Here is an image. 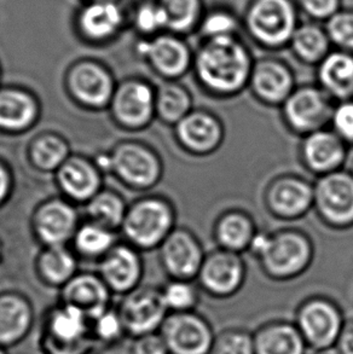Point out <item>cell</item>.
<instances>
[{
	"label": "cell",
	"instance_id": "obj_1",
	"mask_svg": "<svg viewBox=\"0 0 353 354\" xmlns=\"http://www.w3.org/2000/svg\"><path fill=\"white\" fill-rule=\"evenodd\" d=\"M252 50L239 37L200 40L194 50L192 75L201 91L213 100H233L248 90Z\"/></svg>",
	"mask_w": 353,
	"mask_h": 354
},
{
	"label": "cell",
	"instance_id": "obj_2",
	"mask_svg": "<svg viewBox=\"0 0 353 354\" xmlns=\"http://www.w3.org/2000/svg\"><path fill=\"white\" fill-rule=\"evenodd\" d=\"M248 254L257 260L264 276L270 281L291 282L310 270L315 260L316 244L299 227L259 230Z\"/></svg>",
	"mask_w": 353,
	"mask_h": 354
},
{
	"label": "cell",
	"instance_id": "obj_3",
	"mask_svg": "<svg viewBox=\"0 0 353 354\" xmlns=\"http://www.w3.org/2000/svg\"><path fill=\"white\" fill-rule=\"evenodd\" d=\"M300 15L296 0H248L242 15L244 32L264 51L288 50Z\"/></svg>",
	"mask_w": 353,
	"mask_h": 354
},
{
	"label": "cell",
	"instance_id": "obj_4",
	"mask_svg": "<svg viewBox=\"0 0 353 354\" xmlns=\"http://www.w3.org/2000/svg\"><path fill=\"white\" fill-rule=\"evenodd\" d=\"M38 345L42 354H84L92 350L90 318L75 307L58 302L44 313Z\"/></svg>",
	"mask_w": 353,
	"mask_h": 354
},
{
	"label": "cell",
	"instance_id": "obj_5",
	"mask_svg": "<svg viewBox=\"0 0 353 354\" xmlns=\"http://www.w3.org/2000/svg\"><path fill=\"white\" fill-rule=\"evenodd\" d=\"M293 322L307 348L320 354L334 350L346 318L332 297L311 295L298 305Z\"/></svg>",
	"mask_w": 353,
	"mask_h": 354
},
{
	"label": "cell",
	"instance_id": "obj_6",
	"mask_svg": "<svg viewBox=\"0 0 353 354\" xmlns=\"http://www.w3.org/2000/svg\"><path fill=\"white\" fill-rule=\"evenodd\" d=\"M123 226L134 245L159 248L176 227V207L166 197H147L129 208Z\"/></svg>",
	"mask_w": 353,
	"mask_h": 354
},
{
	"label": "cell",
	"instance_id": "obj_7",
	"mask_svg": "<svg viewBox=\"0 0 353 354\" xmlns=\"http://www.w3.org/2000/svg\"><path fill=\"white\" fill-rule=\"evenodd\" d=\"M335 103L317 84L298 85L280 108L282 122L293 136L302 138L329 127Z\"/></svg>",
	"mask_w": 353,
	"mask_h": 354
},
{
	"label": "cell",
	"instance_id": "obj_8",
	"mask_svg": "<svg viewBox=\"0 0 353 354\" xmlns=\"http://www.w3.org/2000/svg\"><path fill=\"white\" fill-rule=\"evenodd\" d=\"M314 212L322 225L330 230L353 227V176L344 168L316 178Z\"/></svg>",
	"mask_w": 353,
	"mask_h": 354
},
{
	"label": "cell",
	"instance_id": "obj_9",
	"mask_svg": "<svg viewBox=\"0 0 353 354\" xmlns=\"http://www.w3.org/2000/svg\"><path fill=\"white\" fill-rule=\"evenodd\" d=\"M314 183L296 173L272 177L264 187L263 203L267 213L280 221H298L314 211Z\"/></svg>",
	"mask_w": 353,
	"mask_h": 354
},
{
	"label": "cell",
	"instance_id": "obj_10",
	"mask_svg": "<svg viewBox=\"0 0 353 354\" xmlns=\"http://www.w3.org/2000/svg\"><path fill=\"white\" fill-rule=\"evenodd\" d=\"M247 274L248 268L242 254L215 248L206 253L196 283L208 297L226 300L241 292Z\"/></svg>",
	"mask_w": 353,
	"mask_h": 354
},
{
	"label": "cell",
	"instance_id": "obj_11",
	"mask_svg": "<svg viewBox=\"0 0 353 354\" xmlns=\"http://www.w3.org/2000/svg\"><path fill=\"white\" fill-rule=\"evenodd\" d=\"M138 53L165 82H181L192 71L194 48L185 37L163 32L141 41Z\"/></svg>",
	"mask_w": 353,
	"mask_h": 354
},
{
	"label": "cell",
	"instance_id": "obj_12",
	"mask_svg": "<svg viewBox=\"0 0 353 354\" xmlns=\"http://www.w3.org/2000/svg\"><path fill=\"white\" fill-rule=\"evenodd\" d=\"M178 147L192 158H208L224 144L226 129L223 120L215 113L200 106L173 127Z\"/></svg>",
	"mask_w": 353,
	"mask_h": 354
},
{
	"label": "cell",
	"instance_id": "obj_13",
	"mask_svg": "<svg viewBox=\"0 0 353 354\" xmlns=\"http://www.w3.org/2000/svg\"><path fill=\"white\" fill-rule=\"evenodd\" d=\"M296 86V72L286 59L273 55L255 58L248 91L262 106L280 109Z\"/></svg>",
	"mask_w": 353,
	"mask_h": 354
},
{
	"label": "cell",
	"instance_id": "obj_14",
	"mask_svg": "<svg viewBox=\"0 0 353 354\" xmlns=\"http://www.w3.org/2000/svg\"><path fill=\"white\" fill-rule=\"evenodd\" d=\"M170 354H210L215 330L197 311L168 313L160 329Z\"/></svg>",
	"mask_w": 353,
	"mask_h": 354
},
{
	"label": "cell",
	"instance_id": "obj_15",
	"mask_svg": "<svg viewBox=\"0 0 353 354\" xmlns=\"http://www.w3.org/2000/svg\"><path fill=\"white\" fill-rule=\"evenodd\" d=\"M159 255L170 279L196 281L206 252L194 231L185 226H176L159 247Z\"/></svg>",
	"mask_w": 353,
	"mask_h": 354
},
{
	"label": "cell",
	"instance_id": "obj_16",
	"mask_svg": "<svg viewBox=\"0 0 353 354\" xmlns=\"http://www.w3.org/2000/svg\"><path fill=\"white\" fill-rule=\"evenodd\" d=\"M350 150L349 145L328 127L301 138L299 160L311 176L320 178L344 169Z\"/></svg>",
	"mask_w": 353,
	"mask_h": 354
},
{
	"label": "cell",
	"instance_id": "obj_17",
	"mask_svg": "<svg viewBox=\"0 0 353 354\" xmlns=\"http://www.w3.org/2000/svg\"><path fill=\"white\" fill-rule=\"evenodd\" d=\"M118 310L129 337L158 333L168 311L160 288L139 287L125 295Z\"/></svg>",
	"mask_w": 353,
	"mask_h": 354
},
{
	"label": "cell",
	"instance_id": "obj_18",
	"mask_svg": "<svg viewBox=\"0 0 353 354\" xmlns=\"http://www.w3.org/2000/svg\"><path fill=\"white\" fill-rule=\"evenodd\" d=\"M109 163L126 184L137 189L155 187L163 178V160L153 149L143 144L120 145Z\"/></svg>",
	"mask_w": 353,
	"mask_h": 354
},
{
	"label": "cell",
	"instance_id": "obj_19",
	"mask_svg": "<svg viewBox=\"0 0 353 354\" xmlns=\"http://www.w3.org/2000/svg\"><path fill=\"white\" fill-rule=\"evenodd\" d=\"M156 88L143 80H129L121 85L113 98V111L121 124L129 129L147 127L154 116Z\"/></svg>",
	"mask_w": 353,
	"mask_h": 354
},
{
	"label": "cell",
	"instance_id": "obj_20",
	"mask_svg": "<svg viewBox=\"0 0 353 354\" xmlns=\"http://www.w3.org/2000/svg\"><path fill=\"white\" fill-rule=\"evenodd\" d=\"M35 312L24 294L0 292V346L6 350L22 344L33 330Z\"/></svg>",
	"mask_w": 353,
	"mask_h": 354
},
{
	"label": "cell",
	"instance_id": "obj_21",
	"mask_svg": "<svg viewBox=\"0 0 353 354\" xmlns=\"http://www.w3.org/2000/svg\"><path fill=\"white\" fill-rule=\"evenodd\" d=\"M259 227L249 212L242 208H229L215 218L212 226V237L215 248L234 253H248L249 247Z\"/></svg>",
	"mask_w": 353,
	"mask_h": 354
},
{
	"label": "cell",
	"instance_id": "obj_22",
	"mask_svg": "<svg viewBox=\"0 0 353 354\" xmlns=\"http://www.w3.org/2000/svg\"><path fill=\"white\" fill-rule=\"evenodd\" d=\"M100 277L110 292L127 295L139 288L143 277V263L134 250L121 245L103 259Z\"/></svg>",
	"mask_w": 353,
	"mask_h": 354
},
{
	"label": "cell",
	"instance_id": "obj_23",
	"mask_svg": "<svg viewBox=\"0 0 353 354\" xmlns=\"http://www.w3.org/2000/svg\"><path fill=\"white\" fill-rule=\"evenodd\" d=\"M61 301L80 310L92 321L111 307V292L102 278L82 273L75 274L62 288Z\"/></svg>",
	"mask_w": 353,
	"mask_h": 354
},
{
	"label": "cell",
	"instance_id": "obj_24",
	"mask_svg": "<svg viewBox=\"0 0 353 354\" xmlns=\"http://www.w3.org/2000/svg\"><path fill=\"white\" fill-rule=\"evenodd\" d=\"M316 84L334 102L353 100V53L333 48L316 67Z\"/></svg>",
	"mask_w": 353,
	"mask_h": 354
},
{
	"label": "cell",
	"instance_id": "obj_25",
	"mask_svg": "<svg viewBox=\"0 0 353 354\" xmlns=\"http://www.w3.org/2000/svg\"><path fill=\"white\" fill-rule=\"evenodd\" d=\"M253 337L255 354H306L309 351L294 322H266L254 331Z\"/></svg>",
	"mask_w": 353,
	"mask_h": 354
},
{
	"label": "cell",
	"instance_id": "obj_26",
	"mask_svg": "<svg viewBox=\"0 0 353 354\" xmlns=\"http://www.w3.org/2000/svg\"><path fill=\"white\" fill-rule=\"evenodd\" d=\"M69 86L79 101L95 108L105 106L113 95L109 74L92 63H82L73 69Z\"/></svg>",
	"mask_w": 353,
	"mask_h": 354
},
{
	"label": "cell",
	"instance_id": "obj_27",
	"mask_svg": "<svg viewBox=\"0 0 353 354\" xmlns=\"http://www.w3.org/2000/svg\"><path fill=\"white\" fill-rule=\"evenodd\" d=\"M288 50L298 62L316 68L329 55L333 45L330 43L325 24L307 19L301 22L296 28Z\"/></svg>",
	"mask_w": 353,
	"mask_h": 354
},
{
	"label": "cell",
	"instance_id": "obj_28",
	"mask_svg": "<svg viewBox=\"0 0 353 354\" xmlns=\"http://www.w3.org/2000/svg\"><path fill=\"white\" fill-rule=\"evenodd\" d=\"M75 212L61 201H51L39 209L35 225L40 239L51 247L62 245L74 232Z\"/></svg>",
	"mask_w": 353,
	"mask_h": 354
},
{
	"label": "cell",
	"instance_id": "obj_29",
	"mask_svg": "<svg viewBox=\"0 0 353 354\" xmlns=\"http://www.w3.org/2000/svg\"><path fill=\"white\" fill-rule=\"evenodd\" d=\"M194 108L192 92L181 82H163L156 88V116L170 127H174Z\"/></svg>",
	"mask_w": 353,
	"mask_h": 354
},
{
	"label": "cell",
	"instance_id": "obj_30",
	"mask_svg": "<svg viewBox=\"0 0 353 354\" xmlns=\"http://www.w3.org/2000/svg\"><path fill=\"white\" fill-rule=\"evenodd\" d=\"M58 182L63 190L75 200H87L96 196L100 178L95 168L82 158H71L58 171Z\"/></svg>",
	"mask_w": 353,
	"mask_h": 354
},
{
	"label": "cell",
	"instance_id": "obj_31",
	"mask_svg": "<svg viewBox=\"0 0 353 354\" xmlns=\"http://www.w3.org/2000/svg\"><path fill=\"white\" fill-rule=\"evenodd\" d=\"M166 19V32L188 37L196 34L207 6L205 0H158Z\"/></svg>",
	"mask_w": 353,
	"mask_h": 354
},
{
	"label": "cell",
	"instance_id": "obj_32",
	"mask_svg": "<svg viewBox=\"0 0 353 354\" xmlns=\"http://www.w3.org/2000/svg\"><path fill=\"white\" fill-rule=\"evenodd\" d=\"M242 30V16L228 5L215 4L206 9L196 34L200 40H210L239 37Z\"/></svg>",
	"mask_w": 353,
	"mask_h": 354
},
{
	"label": "cell",
	"instance_id": "obj_33",
	"mask_svg": "<svg viewBox=\"0 0 353 354\" xmlns=\"http://www.w3.org/2000/svg\"><path fill=\"white\" fill-rule=\"evenodd\" d=\"M37 116V106L32 97L19 90L0 92V129H27Z\"/></svg>",
	"mask_w": 353,
	"mask_h": 354
},
{
	"label": "cell",
	"instance_id": "obj_34",
	"mask_svg": "<svg viewBox=\"0 0 353 354\" xmlns=\"http://www.w3.org/2000/svg\"><path fill=\"white\" fill-rule=\"evenodd\" d=\"M123 22V15L116 5L102 0L84 10L80 24L85 33L93 39H105L116 32Z\"/></svg>",
	"mask_w": 353,
	"mask_h": 354
},
{
	"label": "cell",
	"instance_id": "obj_35",
	"mask_svg": "<svg viewBox=\"0 0 353 354\" xmlns=\"http://www.w3.org/2000/svg\"><path fill=\"white\" fill-rule=\"evenodd\" d=\"M75 259L62 245L51 247L39 260V272L43 282L53 287H64L75 276Z\"/></svg>",
	"mask_w": 353,
	"mask_h": 354
},
{
	"label": "cell",
	"instance_id": "obj_36",
	"mask_svg": "<svg viewBox=\"0 0 353 354\" xmlns=\"http://www.w3.org/2000/svg\"><path fill=\"white\" fill-rule=\"evenodd\" d=\"M160 290L168 313L197 311L201 289L196 281L170 279Z\"/></svg>",
	"mask_w": 353,
	"mask_h": 354
},
{
	"label": "cell",
	"instance_id": "obj_37",
	"mask_svg": "<svg viewBox=\"0 0 353 354\" xmlns=\"http://www.w3.org/2000/svg\"><path fill=\"white\" fill-rule=\"evenodd\" d=\"M91 336L95 344L111 347L127 336L123 318L118 308L109 307L91 321Z\"/></svg>",
	"mask_w": 353,
	"mask_h": 354
},
{
	"label": "cell",
	"instance_id": "obj_38",
	"mask_svg": "<svg viewBox=\"0 0 353 354\" xmlns=\"http://www.w3.org/2000/svg\"><path fill=\"white\" fill-rule=\"evenodd\" d=\"M89 214L98 225L105 226L107 229L116 227L120 224H124L126 216L124 202L115 194L102 192L91 198Z\"/></svg>",
	"mask_w": 353,
	"mask_h": 354
},
{
	"label": "cell",
	"instance_id": "obj_39",
	"mask_svg": "<svg viewBox=\"0 0 353 354\" xmlns=\"http://www.w3.org/2000/svg\"><path fill=\"white\" fill-rule=\"evenodd\" d=\"M210 354H255L253 333L242 328H226L215 334Z\"/></svg>",
	"mask_w": 353,
	"mask_h": 354
},
{
	"label": "cell",
	"instance_id": "obj_40",
	"mask_svg": "<svg viewBox=\"0 0 353 354\" xmlns=\"http://www.w3.org/2000/svg\"><path fill=\"white\" fill-rule=\"evenodd\" d=\"M68 148L62 139L55 136L39 138L32 148V158L38 167L53 169L67 161Z\"/></svg>",
	"mask_w": 353,
	"mask_h": 354
},
{
	"label": "cell",
	"instance_id": "obj_41",
	"mask_svg": "<svg viewBox=\"0 0 353 354\" xmlns=\"http://www.w3.org/2000/svg\"><path fill=\"white\" fill-rule=\"evenodd\" d=\"M333 48L353 53V9L343 8L325 24Z\"/></svg>",
	"mask_w": 353,
	"mask_h": 354
},
{
	"label": "cell",
	"instance_id": "obj_42",
	"mask_svg": "<svg viewBox=\"0 0 353 354\" xmlns=\"http://www.w3.org/2000/svg\"><path fill=\"white\" fill-rule=\"evenodd\" d=\"M114 237L105 226L90 224L82 226L75 236V243L80 252L87 255H100L109 250Z\"/></svg>",
	"mask_w": 353,
	"mask_h": 354
},
{
	"label": "cell",
	"instance_id": "obj_43",
	"mask_svg": "<svg viewBox=\"0 0 353 354\" xmlns=\"http://www.w3.org/2000/svg\"><path fill=\"white\" fill-rule=\"evenodd\" d=\"M134 24L139 32L153 37L166 32V19L158 0L139 5L134 14Z\"/></svg>",
	"mask_w": 353,
	"mask_h": 354
},
{
	"label": "cell",
	"instance_id": "obj_44",
	"mask_svg": "<svg viewBox=\"0 0 353 354\" xmlns=\"http://www.w3.org/2000/svg\"><path fill=\"white\" fill-rule=\"evenodd\" d=\"M301 14L309 21L325 24L343 9V0H296Z\"/></svg>",
	"mask_w": 353,
	"mask_h": 354
},
{
	"label": "cell",
	"instance_id": "obj_45",
	"mask_svg": "<svg viewBox=\"0 0 353 354\" xmlns=\"http://www.w3.org/2000/svg\"><path fill=\"white\" fill-rule=\"evenodd\" d=\"M329 127L353 148V100L335 103Z\"/></svg>",
	"mask_w": 353,
	"mask_h": 354
},
{
	"label": "cell",
	"instance_id": "obj_46",
	"mask_svg": "<svg viewBox=\"0 0 353 354\" xmlns=\"http://www.w3.org/2000/svg\"><path fill=\"white\" fill-rule=\"evenodd\" d=\"M129 354H170L163 335L158 333L131 337Z\"/></svg>",
	"mask_w": 353,
	"mask_h": 354
},
{
	"label": "cell",
	"instance_id": "obj_47",
	"mask_svg": "<svg viewBox=\"0 0 353 354\" xmlns=\"http://www.w3.org/2000/svg\"><path fill=\"white\" fill-rule=\"evenodd\" d=\"M334 350L338 354H353V318L345 322Z\"/></svg>",
	"mask_w": 353,
	"mask_h": 354
},
{
	"label": "cell",
	"instance_id": "obj_48",
	"mask_svg": "<svg viewBox=\"0 0 353 354\" xmlns=\"http://www.w3.org/2000/svg\"><path fill=\"white\" fill-rule=\"evenodd\" d=\"M9 190V176L4 168L0 166V202L4 200Z\"/></svg>",
	"mask_w": 353,
	"mask_h": 354
},
{
	"label": "cell",
	"instance_id": "obj_49",
	"mask_svg": "<svg viewBox=\"0 0 353 354\" xmlns=\"http://www.w3.org/2000/svg\"><path fill=\"white\" fill-rule=\"evenodd\" d=\"M345 168L353 176V148H351V150H350L349 160H347V163H346V167Z\"/></svg>",
	"mask_w": 353,
	"mask_h": 354
},
{
	"label": "cell",
	"instance_id": "obj_50",
	"mask_svg": "<svg viewBox=\"0 0 353 354\" xmlns=\"http://www.w3.org/2000/svg\"><path fill=\"white\" fill-rule=\"evenodd\" d=\"M0 354H9V352H8L6 348H4V347H1V346H0Z\"/></svg>",
	"mask_w": 353,
	"mask_h": 354
},
{
	"label": "cell",
	"instance_id": "obj_51",
	"mask_svg": "<svg viewBox=\"0 0 353 354\" xmlns=\"http://www.w3.org/2000/svg\"><path fill=\"white\" fill-rule=\"evenodd\" d=\"M84 354H97L96 353V352H93V351L91 350V351H87V352H85V353Z\"/></svg>",
	"mask_w": 353,
	"mask_h": 354
}]
</instances>
